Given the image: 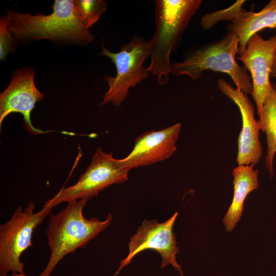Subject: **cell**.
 Wrapping results in <instances>:
<instances>
[{"instance_id":"cell-7","label":"cell","mask_w":276,"mask_h":276,"mask_svg":"<svg viewBox=\"0 0 276 276\" xmlns=\"http://www.w3.org/2000/svg\"><path fill=\"white\" fill-rule=\"evenodd\" d=\"M127 168L122 159L114 158L111 153H106L100 147L93 154L91 162L77 182L62 188L44 205L53 208L62 202L89 199L109 186L121 183L128 179Z\"/></svg>"},{"instance_id":"cell-9","label":"cell","mask_w":276,"mask_h":276,"mask_svg":"<svg viewBox=\"0 0 276 276\" xmlns=\"http://www.w3.org/2000/svg\"><path fill=\"white\" fill-rule=\"evenodd\" d=\"M32 67H22L14 72L8 86L0 95L1 127L9 114L19 113L23 116L25 128L30 133L40 134L51 132L35 128L31 122V114L36 103L44 97L36 87Z\"/></svg>"},{"instance_id":"cell-4","label":"cell","mask_w":276,"mask_h":276,"mask_svg":"<svg viewBox=\"0 0 276 276\" xmlns=\"http://www.w3.org/2000/svg\"><path fill=\"white\" fill-rule=\"evenodd\" d=\"M239 43L237 35L228 32L221 40L206 44L192 52L183 61L171 63L170 74L173 76L187 75L197 80L206 70L226 73L238 89L246 95H251V78L245 67L238 65L236 60Z\"/></svg>"},{"instance_id":"cell-1","label":"cell","mask_w":276,"mask_h":276,"mask_svg":"<svg viewBox=\"0 0 276 276\" xmlns=\"http://www.w3.org/2000/svg\"><path fill=\"white\" fill-rule=\"evenodd\" d=\"M52 8L48 15L7 10L9 28L16 40L29 42L47 39L81 45L93 42L94 35L77 17L74 0H55Z\"/></svg>"},{"instance_id":"cell-15","label":"cell","mask_w":276,"mask_h":276,"mask_svg":"<svg viewBox=\"0 0 276 276\" xmlns=\"http://www.w3.org/2000/svg\"><path fill=\"white\" fill-rule=\"evenodd\" d=\"M258 121L261 130L266 135L267 152L265 157V167L271 179L273 175V160L276 153V85L273 83H272L269 94L264 101Z\"/></svg>"},{"instance_id":"cell-20","label":"cell","mask_w":276,"mask_h":276,"mask_svg":"<svg viewBox=\"0 0 276 276\" xmlns=\"http://www.w3.org/2000/svg\"><path fill=\"white\" fill-rule=\"evenodd\" d=\"M3 276H27L25 273H12L10 275H5Z\"/></svg>"},{"instance_id":"cell-3","label":"cell","mask_w":276,"mask_h":276,"mask_svg":"<svg viewBox=\"0 0 276 276\" xmlns=\"http://www.w3.org/2000/svg\"><path fill=\"white\" fill-rule=\"evenodd\" d=\"M87 200L70 201L58 213L50 215L46 231L50 257L44 270L38 276H50L63 258L84 247L110 225L112 219L111 214L103 221L97 218H85L82 212Z\"/></svg>"},{"instance_id":"cell-12","label":"cell","mask_w":276,"mask_h":276,"mask_svg":"<svg viewBox=\"0 0 276 276\" xmlns=\"http://www.w3.org/2000/svg\"><path fill=\"white\" fill-rule=\"evenodd\" d=\"M181 130L177 123L158 131H149L137 136L132 151L122 158L130 170L168 158L176 150L175 143Z\"/></svg>"},{"instance_id":"cell-10","label":"cell","mask_w":276,"mask_h":276,"mask_svg":"<svg viewBox=\"0 0 276 276\" xmlns=\"http://www.w3.org/2000/svg\"><path fill=\"white\" fill-rule=\"evenodd\" d=\"M275 52L276 35L265 39L257 33L250 38L245 52L238 57L250 73L251 96L259 117L264 101L271 89L270 76Z\"/></svg>"},{"instance_id":"cell-17","label":"cell","mask_w":276,"mask_h":276,"mask_svg":"<svg viewBox=\"0 0 276 276\" xmlns=\"http://www.w3.org/2000/svg\"><path fill=\"white\" fill-rule=\"evenodd\" d=\"M246 1L239 0L230 7L204 14L201 18L200 25L203 30L213 28L220 21H234L242 10V5Z\"/></svg>"},{"instance_id":"cell-6","label":"cell","mask_w":276,"mask_h":276,"mask_svg":"<svg viewBox=\"0 0 276 276\" xmlns=\"http://www.w3.org/2000/svg\"><path fill=\"white\" fill-rule=\"evenodd\" d=\"M35 204L31 201L22 211L21 206L14 211L10 220L0 225V275L24 273V263L20 260L23 252L33 245L35 229L50 215L52 208L44 205L34 213Z\"/></svg>"},{"instance_id":"cell-2","label":"cell","mask_w":276,"mask_h":276,"mask_svg":"<svg viewBox=\"0 0 276 276\" xmlns=\"http://www.w3.org/2000/svg\"><path fill=\"white\" fill-rule=\"evenodd\" d=\"M155 32L151 40L147 68L158 83L169 80L171 63L170 55L178 45L191 19L199 8L201 0H156Z\"/></svg>"},{"instance_id":"cell-11","label":"cell","mask_w":276,"mask_h":276,"mask_svg":"<svg viewBox=\"0 0 276 276\" xmlns=\"http://www.w3.org/2000/svg\"><path fill=\"white\" fill-rule=\"evenodd\" d=\"M219 88L238 107L242 119V127L238 141L236 162L238 166H255L262 155V148L259 140L261 126L254 116V107L246 95L234 88L223 79L217 81Z\"/></svg>"},{"instance_id":"cell-13","label":"cell","mask_w":276,"mask_h":276,"mask_svg":"<svg viewBox=\"0 0 276 276\" xmlns=\"http://www.w3.org/2000/svg\"><path fill=\"white\" fill-rule=\"evenodd\" d=\"M275 28L276 0L270 1L257 13L243 9L237 19L227 25L228 32L238 36L239 55L245 52L247 43L253 35L263 29Z\"/></svg>"},{"instance_id":"cell-18","label":"cell","mask_w":276,"mask_h":276,"mask_svg":"<svg viewBox=\"0 0 276 276\" xmlns=\"http://www.w3.org/2000/svg\"><path fill=\"white\" fill-rule=\"evenodd\" d=\"M17 40L9 28V18L7 15L0 19V60L5 61L7 56L13 53L18 45Z\"/></svg>"},{"instance_id":"cell-8","label":"cell","mask_w":276,"mask_h":276,"mask_svg":"<svg viewBox=\"0 0 276 276\" xmlns=\"http://www.w3.org/2000/svg\"><path fill=\"white\" fill-rule=\"evenodd\" d=\"M178 213L175 212L169 219L163 223L156 220H145L139 227L137 232L130 240L129 253L122 260L113 276L129 264L137 254L147 249L157 251L161 256V268L171 265L181 276H183L180 266L176 260V255L179 252L176 246V239L173 227Z\"/></svg>"},{"instance_id":"cell-16","label":"cell","mask_w":276,"mask_h":276,"mask_svg":"<svg viewBox=\"0 0 276 276\" xmlns=\"http://www.w3.org/2000/svg\"><path fill=\"white\" fill-rule=\"evenodd\" d=\"M74 4L79 22L87 29L99 20L107 8L103 0H74Z\"/></svg>"},{"instance_id":"cell-19","label":"cell","mask_w":276,"mask_h":276,"mask_svg":"<svg viewBox=\"0 0 276 276\" xmlns=\"http://www.w3.org/2000/svg\"><path fill=\"white\" fill-rule=\"evenodd\" d=\"M270 76L276 77V52L274 55L273 63L271 70Z\"/></svg>"},{"instance_id":"cell-5","label":"cell","mask_w":276,"mask_h":276,"mask_svg":"<svg viewBox=\"0 0 276 276\" xmlns=\"http://www.w3.org/2000/svg\"><path fill=\"white\" fill-rule=\"evenodd\" d=\"M150 50V41L138 35L124 44L117 53L111 52L102 45L100 55L111 59L116 66L117 74L114 77H105L104 81L109 88L101 105L107 103L116 106L121 105L126 99L129 89L148 77L150 74L143 64L149 57Z\"/></svg>"},{"instance_id":"cell-14","label":"cell","mask_w":276,"mask_h":276,"mask_svg":"<svg viewBox=\"0 0 276 276\" xmlns=\"http://www.w3.org/2000/svg\"><path fill=\"white\" fill-rule=\"evenodd\" d=\"M254 166L240 165L233 171L234 195L231 204L223 218L225 229L232 232L241 218L247 195L259 187V171Z\"/></svg>"}]
</instances>
